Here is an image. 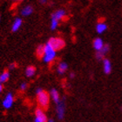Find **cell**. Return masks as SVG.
I'll return each instance as SVG.
<instances>
[{
    "label": "cell",
    "mask_w": 122,
    "mask_h": 122,
    "mask_svg": "<svg viewBox=\"0 0 122 122\" xmlns=\"http://www.w3.org/2000/svg\"><path fill=\"white\" fill-rule=\"evenodd\" d=\"M10 78V73L8 71H5L4 72L0 74V83H5L8 81V79Z\"/></svg>",
    "instance_id": "ac0fdd59"
},
{
    "label": "cell",
    "mask_w": 122,
    "mask_h": 122,
    "mask_svg": "<svg viewBox=\"0 0 122 122\" xmlns=\"http://www.w3.org/2000/svg\"><path fill=\"white\" fill-rule=\"evenodd\" d=\"M56 57V51H54L53 49L51 48V46H49L48 44L46 45V51H45V55H44L43 60L46 63H51V61H53V59Z\"/></svg>",
    "instance_id": "3957f363"
},
{
    "label": "cell",
    "mask_w": 122,
    "mask_h": 122,
    "mask_svg": "<svg viewBox=\"0 0 122 122\" xmlns=\"http://www.w3.org/2000/svg\"><path fill=\"white\" fill-rule=\"evenodd\" d=\"M103 70L106 74H110L112 71V63L108 59H105L103 60Z\"/></svg>",
    "instance_id": "30bf717a"
},
{
    "label": "cell",
    "mask_w": 122,
    "mask_h": 122,
    "mask_svg": "<svg viewBox=\"0 0 122 122\" xmlns=\"http://www.w3.org/2000/svg\"><path fill=\"white\" fill-rule=\"evenodd\" d=\"M3 88H4V86H3L2 83H0V92L3 91Z\"/></svg>",
    "instance_id": "cb8c5ba5"
},
{
    "label": "cell",
    "mask_w": 122,
    "mask_h": 122,
    "mask_svg": "<svg viewBox=\"0 0 122 122\" xmlns=\"http://www.w3.org/2000/svg\"><path fill=\"white\" fill-rule=\"evenodd\" d=\"M104 46H105L104 42H103V40L100 38H96L93 40V42H92V46H93L94 50L96 51H100L104 47Z\"/></svg>",
    "instance_id": "9c48e42d"
},
{
    "label": "cell",
    "mask_w": 122,
    "mask_h": 122,
    "mask_svg": "<svg viewBox=\"0 0 122 122\" xmlns=\"http://www.w3.org/2000/svg\"><path fill=\"white\" fill-rule=\"evenodd\" d=\"M107 30V25L104 22H99L96 25V31L99 34L104 33Z\"/></svg>",
    "instance_id": "7c38bea8"
},
{
    "label": "cell",
    "mask_w": 122,
    "mask_h": 122,
    "mask_svg": "<svg viewBox=\"0 0 122 122\" xmlns=\"http://www.w3.org/2000/svg\"><path fill=\"white\" fill-rule=\"evenodd\" d=\"M27 86H28V85L26 84V83H22V84L20 85V86H19V88H20L21 91H25V90H26Z\"/></svg>",
    "instance_id": "ffe728a7"
},
{
    "label": "cell",
    "mask_w": 122,
    "mask_h": 122,
    "mask_svg": "<svg viewBox=\"0 0 122 122\" xmlns=\"http://www.w3.org/2000/svg\"><path fill=\"white\" fill-rule=\"evenodd\" d=\"M58 26H59V21L55 20V19H51V30H55V29H57Z\"/></svg>",
    "instance_id": "d6986e66"
},
{
    "label": "cell",
    "mask_w": 122,
    "mask_h": 122,
    "mask_svg": "<svg viewBox=\"0 0 122 122\" xmlns=\"http://www.w3.org/2000/svg\"><path fill=\"white\" fill-rule=\"evenodd\" d=\"M32 12H33V8L31 5H26V6H25L21 10V15L25 16V17L30 16Z\"/></svg>",
    "instance_id": "5bb4252c"
},
{
    "label": "cell",
    "mask_w": 122,
    "mask_h": 122,
    "mask_svg": "<svg viewBox=\"0 0 122 122\" xmlns=\"http://www.w3.org/2000/svg\"><path fill=\"white\" fill-rule=\"evenodd\" d=\"M65 110H66V106H65V103H64V100L62 101H59L58 104H57V114H58V119L59 120H62L64 119V116H65Z\"/></svg>",
    "instance_id": "5b68a950"
},
{
    "label": "cell",
    "mask_w": 122,
    "mask_h": 122,
    "mask_svg": "<svg viewBox=\"0 0 122 122\" xmlns=\"http://www.w3.org/2000/svg\"><path fill=\"white\" fill-rule=\"evenodd\" d=\"M67 69H68L67 64L66 62H61V63H59V66H58V72L60 74H63L67 71Z\"/></svg>",
    "instance_id": "e0dca14e"
},
{
    "label": "cell",
    "mask_w": 122,
    "mask_h": 122,
    "mask_svg": "<svg viewBox=\"0 0 122 122\" xmlns=\"http://www.w3.org/2000/svg\"><path fill=\"white\" fill-rule=\"evenodd\" d=\"M45 51H46V46L45 45H40L37 47L36 50V55L38 59H43L44 55H45Z\"/></svg>",
    "instance_id": "4fadbf2b"
},
{
    "label": "cell",
    "mask_w": 122,
    "mask_h": 122,
    "mask_svg": "<svg viewBox=\"0 0 122 122\" xmlns=\"http://www.w3.org/2000/svg\"><path fill=\"white\" fill-rule=\"evenodd\" d=\"M74 77H75V74H74L73 72H71V73H70V78H71V79H73Z\"/></svg>",
    "instance_id": "603a6c76"
},
{
    "label": "cell",
    "mask_w": 122,
    "mask_h": 122,
    "mask_svg": "<svg viewBox=\"0 0 122 122\" xmlns=\"http://www.w3.org/2000/svg\"><path fill=\"white\" fill-rule=\"evenodd\" d=\"M22 24H23V20L20 18H16L14 22L12 23V25H11V31L16 32L17 30H18L21 27V25H22Z\"/></svg>",
    "instance_id": "8fae6325"
},
{
    "label": "cell",
    "mask_w": 122,
    "mask_h": 122,
    "mask_svg": "<svg viewBox=\"0 0 122 122\" xmlns=\"http://www.w3.org/2000/svg\"><path fill=\"white\" fill-rule=\"evenodd\" d=\"M66 17V10H63V9H60V10H58L54 13H52V15H51V19H55V20L59 21V22L60 20H63Z\"/></svg>",
    "instance_id": "ba28073f"
},
{
    "label": "cell",
    "mask_w": 122,
    "mask_h": 122,
    "mask_svg": "<svg viewBox=\"0 0 122 122\" xmlns=\"http://www.w3.org/2000/svg\"><path fill=\"white\" fill-rule=\"evenodd\" d=\"M36 72V68L33 66H29L27 68L25 69V75L26 77L30 78V77H33L35 75Z\"/></svg>",
    "instance_id": "2e32d148"
},
{
    "label": "cell",
    "mask_w": 122,
    "mask_h": 122,
    "mask_svg": "<svg viewBox=\"0 0 122 122\" xmlns=\"http://www.w3.org/2000/svg\"><path fill=\"white\" fill-rule=\"evenodd\" d=\"M110 51V46L109 45H106L105 44L104 47L100 50L99 51H97L96 54H95V57L98 60H104L105 59V56L107 54V52Z\"/></svg>",
    "instance_id": "8992f818"
},
{
    "label": "cell",
    "mask_w": 122,
    "mask_h": 122,
    "mask_svg": "<svg viewBox=\"0 0 122 122\" xmlns=\"http://www.w3.org/2000/svg\"><path fill=\"white\" fill-rule=\"evenodd\" d=\"M0 19H1V17H0Z\"/></svg>",
    "instance_id": "4316f807"
},
{
    "label": "cell",
    "mask_w": 122,
    "mask_h": 122,
    "mask_svg": "<svg viewBox=\"0 0 122 122\" xmlns=\"http://www.w3.org/2000/svg\"><path fill=\"white\" fill-rule=\"evenodd\" d=\"M13 102H14V98H13V95L10 92L6 95L5 97V99L3 100V107H5V109H9L11 107V106L13 105Z\"/></svg>",
    "instance_id": "52a82bcc"
},
{
    "label": "cell",
    "mask_w": 122,
    "mask_h": 122,
    "mask_svg": "<svg viewBox=\"0 0 122 122\" xmlns=\"http://www.w3.org/2000/svg\"><path fill=\"white\" fill-rule=\"evenodd\" d=\"M43 91V90L41 89V88H38V89L36 90V93L38 94V93H39V92H42Z\"/></svg>",
    "instance_id": "7402d4cb"
},
{
    "label": "cell",
    "mask_w": 122,
    "mask_h": 122,
    "mask_svg": "<svg viewBox=\"0 0 122 122\" xmlns=\"http://www.w3.org/2000/svg\"><path fill=\"white\" fill-rule=\"evenodd\" d=\"M37 101L39 106V108L46 110L49 107L50 102V95L46 91H42L39 93L37 94Z\"/></svg>",
    "instance_id": "6da1fadb"
},
{
    "label": "cell",
    "mask_w": 122,
    "mask_h": 122,
    "mask_svg": "<svg viewBox=\"0 0 122 122\" xmlns=\"http://www.w3.org/2000/svg\"><path fill=\"white\" fill-rule=\"evenodd\" d=\"M47 44L53 49L54 51H59L63 49L66 46V42L60 38H51L47 41Z\"/></svg>",
    "instance_id": "7a4b0ae2"
},
{
    "label": "cell",
    "mask_w": 122,
    "mask_h": 122,
    "mask_svg": "<svg viewBox=\"0 0 122 122\" xmlns=\"http://www.w3.org/2000/svg\"><path fill=\"white\" fill-rule=\"evenodd\" d=\"M120 110H121V111H122V106H121V107H120Z\"/></svg>",
    "instance_id": "484cf974"
},
{
    "label": "cell",
    "mask_w": 122,
    "mask_h": 122,
    "mask_svg": "<svg viewBox=\"0 0 122 122\" xmlns=\"http://www.w3.org/2000/svg\"><path fill=\"white\" fill-rule=\"evenodd\" d=\"M48 119L46 117V113L43 109L37 108L35 111V122H47Z\"/></svg>",
    "instance_id": "277c9868"
},
{
    "label": "cell",
    "mask_w": 122,
    "mask_h": 122,
    "mask_svg": "<svg viewBox=\"0 0 122 122\" xmlns=\"http://www.w3.org/2000/svg\"><path fill=\"white\" fill-rule=\"evenodd\" d=\"M16 66H17V64H16V63H11L10 65V66H9V68H10V70H12V69L16 68Z\"/></svg>",
    "instance_id": "44dd1931"
},
{
    "label": "cell",
    "mask_w": 122,
    "mask_h": 122,
    "mask_svg": "<svg viewBox=\"0 0 122 122\" xmlns=\"http://www.w3.org/2000/svg\"><path fill=\"white\" fill-rule=\"evenodd\" d=\"M50 95H51L52 100H54V102L58 104L59 101H60V97H59V92L57 91L56 89H51L50 92Z\"/></svg>",
    "instance_id": "9a60e30c"
},
{
    "label": "cell",
    "mask_w": 122,
    "mask_h": 122,
    "mask_svg": "<svg viewBox=\"0 0 122 122\" xmlns=\"http://www.w3.org/2000/svg\"><path fill=\"white\" fill-rule=\"evenodd\" d=\"M47 122H54V120H52V119H49L48 121H47Z\"/></svg>",
    "instance_id": "d4e9b609"
}]
</instances>
